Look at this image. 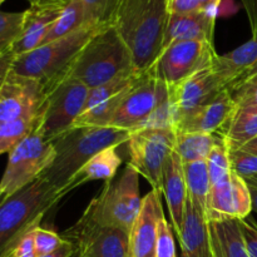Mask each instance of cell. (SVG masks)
I'll use <instances>...</instances> for the list:
<instances>
[{"instance_id": "52", "label": "cell", "mask_w": 257, "mask_h": 257, "mask_svg": "<svg viewBox=\"0 0 257 257\" xmlns=\"http://www.w3.org/2000/svg\"><path fill=\"white\" fill-rule=\"evenodd\" d=\"M3 202V200H2V198H0V203H2Z\"/></svg>"}, {"instance_id": "51", "label": "cell", "mask_w": 257, "mask_h": 257, "mask_svg": "<svg viewBox=\"0 0 257 257\" xmlns=\"http://www.w3.org/2000/svg\"><path fill=\"white\" fill-rule=\"evenodd\" d=\"M28 2H29V3H32V2H33V0H28Z\"/></svg>"}, {"instance_id": "26", "label": "cell", "mask_w": 257, "mask_h": 257, "mask_svg": "<svg viewBox=\"0 0 257 257\" xmlns=\"http://www.w3.org/2000/svg\"><path fill=\"white\" fill-rule=\"evenodd\" d=\"M218 135L225 138L230 150H240L257 137V109L236 108L230 120Z\"/></svg>"}, {"instance_id": "20", "label": "cell", "mask_w": 257, "mask_h": 257, "mask_svg": "<svg viewBox=\"0 0 257 257\" xmlns=\"http://www.w3.org/2000/svg\"><path fill=\"white\" fill-rule=\"evenodd\" d=\"M162 193L170 210L171 226L178 236L183 226L188 195L183 175V162L176 151H173L163 168Z\"/></svg>"}, {"instance_id": "16", "label": "cell", "mask_w": 257, "mask_h": 257, "mask_svg": "<svg viewBox=\"0 0 257 257\" xmlns=\"http://www.w3.org/2000/svg\"><path fill=\"white\" fill-rule=\"evenodd\" d=\"M252 211L250 186L242 177L231 173L211 186L207 198V221L242 220Z\"/></svg>"}, {"instance_id": "31", "label": "cell", "mask_w": 257, "mask_h": 257, "mask_svg": "<svg viewBox=\"0 0 257 257\" xmlns=\"http://www.w3.org/2000/svg\"><path fill=\"white\" fill-rule=\"evenodd\" d=\"M206 165H207L208 175H210L211 186L225 180L232 173L230 162V150H228L225 138L212 148L206 160Z\"/></svg>"}, {"instance_id": "42", "label": "cell", "mask_w": 257, "mask_h": 257, "mask_svg": "<svg viewBox=\"0 0 257 257\" xmlns=\"http://www.w3.org/2000/svg\"><path fill=\"white\" fill-rule=\"evenodd\" d=\"M247 15L252 37H257V0H240Z\"/></svg>"}, {"instance_id": "10", "label": "cell", "mask_w": 257, "mask_h": 257, "mask_svg": "<svg viewBox=\"0 0 257 257\" xmlns=\"http://www.w3.org/2000/svg\"><path fill=\"white\" fill-rule=\"evenodd\" d=\"M90 89L78 80L64 78L48 90L40 131L49 142L72 130L82 114Z\"/></svg>"}, {"instance_id": "33", "label": "cell", "mask_w": 257, "mask_h": 257, "mask_svg": "<svg viewBox=\"0 0 257 257\" xmlns=\"http://www.w3.org/2000/svg\"><path fill=\"white\" fill-rule=\"evenodd\" d=\"M24 12H0V54L12 48L22 32Z\"/></svg>"}, {"instance_id": "27", "label": "cell", "mask_w": 257, "mask_h": 257, "mask_svg": "<svg viewBox=\"0 0 257 257\" xmlns=\"http://www.w3.org/2000/svg\"><path fill=\"white\" fill-rule=\"evenodd\" d=\"M183 175L187 187L188 202L206 216L207 198L211 190L210 175L206 161L183 163Z\"/></svg>"}, {"instance_id": "7", "label": "cell", "mask_w": 257, "mask_h": 257, "mask_svg": "<svg viewBox=\"0 0 257 257\" xmlns=\"http://www.w3.org/2000/svg\"><path fill=\"white\" fill-rule=\"evenodd\" d=\"M142 201L140 173L128 163L119 177L105 182L79 220L89 225L120 228L130 233L142 207Z\"/></svg>"}, {"instance_id": "25", "label": "cell", "mask_w": 257, "mask_h": 257, "mask_svg": "<svg viewBox=\"0 0 257 257\" xmlns=\"http://www.w3.org/2000/svg\"><path fill=\"white\" fill-rule=\"evenodd\" d=\"M257 62V37L243 43L226 54H216L212 68L225 79L228 87L237 82L243 73Z\"/></svg>"}, {"instance_id": "18", "label": "cell", "mask_w": 257, "mask_h": 257, "mask_svg": "<svg viewBox=\"0 0 257 257\" xmlns=\"http://www.w3.org/2000/svg\"><path fill=\"white\" fill-rule=\"evenodd\" d=\"M235 109V103L226 89L211 103L178 118L173 128L176 133H220Z\"/></svg>"}, {"instance_id": "39", "label": "cell", "mask_w": 257, "mask_h": 257, "mask_svg": "<svg viewBox=\"0 0 257 257\" xmlns=\"http://www.w3.org/2000/svg\"><path fill=\"white\" fill-rule=\"evenodd\" d=\"M238 226H240L248 255L250 257H257V223L252 218L246 217L238 220Z\"/></svg>"}, {"instance_id": "4", "label": "cell", "mask_w": 257, "mask_h": 257, "mask_svg": "<svg viewBox=\"0 0 257 257\" xmlns=\"http://www.w3.org/2000/svg\"><path fill=\"white\" fill-rule=\"evenodd\" d=\"M65 196L38 178L0 203V256L23 235L40 226L45 213Z\"/></svg>"}, {"instance_id": "21", "label": "cell", "mask_w": 257, "mask_h": 257, "mask_svg": "<svg viewBox=\"0 0 257 257\" xmlns=\"http://www.w3.org/2000/svg\"><path fill=\"white\" fill-rule=\"evenodd\" d=\"M215 24L216 13L206 10L186 15H168L162 49L183 40H202L213 44Z\"/></svg>"}, {"instance_id": "8", "label": "cell", "mask_w": 257, "mask_h": 257, "mask_svg": "<svg viewBox=\"0 0 257 257\" xmlns=\"http://www.w3.org/2000/svg\"><path fill=\"white\" fill-rule=\"evenodd\" d=\"M8 155L7 167L0 180L3 201L38 180L54 162L55 148L53 142L45 140L39 124Z\"/></svg>"}, {"instance_id": "30", "label": "cell", "mask_w": 257, "mask_h": 257, "mask_svg": "<svg viewBox=\"0 0 257 257\" xmlns=\"http://www.w3.org/2000/svg\"><path fill=\"white\" fill-rule=\"evenodd\" d=\"M42 115L12 122H0V156L14 150L29 133H32L42 122Z\"/></svg>"}, {"instance_id": "53", "label": "cell", "mask_w": 257, "mask_h": 257, "mask_svg": "<svg viewBox=\"0 0 257 257\" xmlns=\"http://www.w3.org/2000/svg\"><path fill=\"white\" fill-rule=\"evenodd\" d=\"M75 257H79V256H77V255H75Z\"/></svg>"}, {"instance_id": "23", "label": "cell", "mask_w": 257, "mask_h": 257, "mask_svg": "<svg viewBox=\"0 0 257 257\" xmlns=\"http://www.w3.org/2000/svg\"><path fill=\"white\" fill-rule=\"evenodd\" d=\"M118 147L119 146L104 148L93 156L87 163H84L82 168L68 182V192L92 181L109 182L114 180L118 168L122 163V157L118 153Z\"/></svg>"}, {"instance_id": "19", "label": "cell", "mask_w": 257, "mask_h": 257, "mask_svg": "<svg viewBox=\"0 0 257 257\" xmlns=\"http://www.w3.org/2000/svg\"><path fill=\"white\" fill-rule=\"evenodd\" d=\"M63 8V5L53 4L30 5L29 9L24 12L25 17L22 32L10 48L13 54L17 57L42 45L45 35L60 15Z\"/></svg>"}, {"instance_id": "9", "label": "cell", "mask_w": 257, "mask_h": 257, "mask_svg": "<svg viewBox=\"0 0 257 257\" xmlns=\"http://www.w3.org/2000/svg\"><path fill=\"white\" fill-rule=\"evenodd\" d=\"M173 127H142L133 131L128 140L130 165L152 186L162 192V175L166 162L175 151Z\"/></svg>"}, {"instance_id": "43", "label": "cell", "mask_w": 257, "mask_h": 257, "mask_svg": "<svg viewBox=\"0 0 257 257\" xmlns=\"http://www.w3.org/2000/svg\"><path fill=\"white\" fill-rule=\"evenodd\" d=\"M39 257H75V250L69 241L64 240L63 245L60 246L58 250H55L54 252L48 253V255H44V256H39Z\"/></svg>"}, {"instance_id": "46", "label": "cell", "mask_w": 257, "mask_h": 257, "mask_svg": "<svg viewBox=\"0 0 257 257\" xmlns=\"http://www.w3.org/2000/svg\"><path fill=\"white\" fill-rule=\"evenodd\" d=\"M240 150L245 151V152L247 153H251V155L256 156L257 157V137L253 138V140L250 141L248 143H246V145L243 146L242 148H240Z\"/></svg>"}, {"instance_id": "50", "label": "cell", "mask_w": 257, "mask_h": 257, "mask_svg": "<svg viewBox=\"0 0 257 257\" xmlns=\"http://www.w3.org/2000/svg\"><path fill=\"white\" fill-rule=\"evenodd\" d=\"M4 2H5V0H0V5H2Z\"/></svg>"}, {"instance_id": "24", "label": "cell", "mask_w": 257, "mask_h": 257, "mask_svg": "<svg viewBox=\"0 0 257 257\" xmlns=\"http://www.w3.org/2000/svg\"><path fill=\"white\" fill-rule=\"evenodd\" d=\"M208 233L213 257H250L238 220L208 221Z\"/></svg>"}, {"instance_id": "12", "label": "cell", "mask_w": 257, "mask_h": 257, "mask_svg": "<svg viewBox=\"0 0 257 257\" xmlns=\"http://www.w3.org/2000/svg\"><path fill=\"white\" fill-rule=\"evenodd\" d=\"M142 75L143 73L130 70L99 87L90 89L84 109L72 128L107 127L115 110L140 82Z\"/></svg>"}, {"instance_id": "36", "label": "cell", "mask_w": 257, "mask_h": 257, "mask_svg": "<svg viewBox=\"0 0 257 257\" xmlns=\"http://www.w3.org/2000/svg\"><path fill=\"white\" fill-rule=\"evenodd\" d=\"M63 242L64 238L62 235H58L54 231L47 230L40 226L34 228V246L38 257L54 252L63 245Z\"/></svg>"}, {"instance_id": "6", "label": "cell", "mask_w": 257, "mask_h": 257, "mask_svg": "<svg viewBox=\"0 0 257 257\" xmlns=\"http://www.w3.org/2000/svg\"><path fill=\"white\" fill-rule=\"evenodd\" d=\"M172 123L171 88L148 69L115 110L107 127L133 132L142 127H171Z\"/></svg>"}, {"instance_id": "38", "label": "cell", "mask_w": 257, "mask_h": 257, "mask_svg": "<svg viewBox=\"0 0 257 257\" xmlns=\"http://www.w3.org/2000/svg\"><path fill=\"white\" fill-rule=\"evenodd\" d=\"M0 257H38L34 246V230L29 231L12 243Z\"/></svg>"}, {"instance_id": "32", "label": "cell", "mask_w": 257, "mask_h": 257, "mask_svg": "<svg viewBox=\"0 0 257 257\" xmlns=\"http://www.w3.org/2000/svg\"><path fill=\"white\" fill-rule=\"evenodd\" d=\"M85 23L97 27L113 25L119 0H82Z\"/></svg>"}, {"instance_id": "15", "label": "cell", "mask_w": 257, "mask_h": 257, "mask_svg": "<svg viewBox=\"0 0 257 257\" xmlns=\"http://www.w3.org/2000/svg\"><path fill=\"white\" fill-rule=\"evenodd\" d=\"M226 89H228V84L213 69L212 63L171 88V102L175 114L173 124L178 118L211 103Z\"/></svg>"}, {"instance_id": "41", "label": "cell", "mask_w": 257, "mask_h": 257, "mask_svg": "<svg viewBox=\"0 0 257 257\" xmlns=\"http://www.w3.org/2000/svg\"><path fill=\"white\" fill-rule=\"evenodd\" d=\"M14 58L15 55L13 54L10 49L0 54V90H2L5 80H7L8 75L12 72V65Z\"/></svg>"}, {"instance_id": "11", "label": "cell", "mask_w": 257, "mask_h": 257, "mask_svg": "<svg viewBox=\"0 0 257 257\" xmlns=\"http://www.w3.org/2000/svg\"><path fill=\"white\" fill-rule=\"evenodd\" d=\"M217 54L215 45L202 40L175 42L163 48L151 72L170 88L208 67Z\"/></svg>"}, {"instance_id": "48", "label": "cell", "mask_w": 257, "mask_h": 257, "mask_svg": "<svg viewBox=\"0 0 257 257\" xmlns=\"http://www.w3.org/2000/svg\"><path fill=\"white\" fill-rule=\"evenodd\" d=\"M256 73H257V62L255 63V64L252 65V67L250 68V69H247V70H246V72L243 73V74H242V77H241L240 79H238V80L243 79V78H247V77H250V75H252V74H256ZM238 80H237V82H238ZM235 83H236V82H235Z\"/></svg>"}, {"instance_id": "35", "label": "cell", "mask_w": 257, "mask_h": 257, "mask_svg": "<svg viewBox=\"0 0 257 257\" xmlns=\"http://www.w3.org/2000/svg\"><path fill=\"white\" fill-rule=\"evenodd\" d=\"M230 162L232 172L243 180L257 175V157L251 153L242 150H230Z\"/></svg>"}, {"instance_id": "34", "label": "cell", "mask_w": 257, "mask_h": 257, "mask_svg": "<svg viewBox=\"0 0 257 257\" xmlns=\"http://www.w3.org/2000/svg\"><path fill=\"white\" fill-rule=\"evenodd\" d=\"M228 92L236 108L257 109V73L233 83Z\"/></svg>"}, {"instance_id": "2", "label": "cell", "mask_w": 257, "mask_h": 257, "mask_svg": "<svg viewBox=\"0 0 257 257\" xmlns=\"http://www.w3.org/2000/svg\"><path fill=\"white\" fill-rule=\"evenodd\" d=\"M131 133L114 127L72 128L53 142L54 162L40 178L67 195L68 182L84 163L104 148L127 143Z\"/></svg>"}, {"instance_id": "40", "label": "cell", "mask_w": 257, "mask_h": 257, "mask_svg": "<svg viewBox=\"0 0 257 257\" xmlns=\"http://www.w3.org/2000/svg\"><path fill=\"white\" fill-rule=\"evenodd\" d=\"M168 15H186L201 12L200 0H167Z\"/></svg>"}, {"instance_id": "49", "label": "cell", "mask_w": 257, "mask_h": 257, "mask_svg": "<svg viewBox=\"0 0 257 257\" xmlns=\"http://www.w3.org/2000/svg\"><path fill=\"white\" fill-rule=\"evenodd\" d=\"M245 181H246V182H247L248 186H251V187L257 188V175H256V176H252V177L246 178Z\"/></svg>"}, {"instance_id": "28", "label": "cell", "mask_w": 257, "mask_h": 257, "mask_svg": "<svg viewBox=\"0 0 257 257\" xmlns=\"http://www.w3.org/2000/svg\"><path fill=\"white\" fill-rule=\"evenodd\" d=\"M175 151L183 163L206 161L217 143L223 140L218 133H176Z\"/></svg>"}, {"instance_id": "45", "label": "cell", "mask_w": 257, "mask_h": 257, "mask_svg": "<svg viewBox=\"0 0 257 257\" xmlns=\"http://www.w3.org/2000/svg\"><path fill=\"white\" fill-rule=\"evenodd\" d=\"M69 2H72V0H33V2L30 3V5L32 4H40V5L53 4V5H63V7H65V5H67Z\"/></svg>"}, {"instance_id": "13", "label": "cell", "mask_w": 257, "mask_h": 257, "mask_svg": "<svg viewBox=\"0 0 257 257\" xmlns=\"http://www.w3.org/2000/svg\"><path fill=\"white\" fill-rule=\"evenodd\" d=\"M62 237L72 243L79 257H130V233L120 228L78 220Z\"/></svg>"}, {"instance_id": "3", "label": "cell", "mask_w": 257, "mask_h": 257, "mask_svg": "<svg viewBox=\"0 0 257 257\" xmlns=\"http://www.w3.org/2000/svg\"><path fill=\"white\" fill-rule=\"evenodd\" d=\"M130 70H135L131 50L117 29L108 25L88 40L64 78L78 80L93 89Z\"/></svg>"}, {"instance_id": "14", "label": "cell", "mask_w": 257, "mask_h": 257, "mask_svg": "<svg viewBox=\"0 0 257 257\" xmlns=\"http://www.w3.org/2000/svg\"><path fill=\"white\" fill-rule=\"evenodd\" d=\"M47 95L42 82L10 72L0 90V122L39 117Z\"/></svg>"}, {"instance_id": "1", "label": "cell", "mask_w": 257, "mask_h": 257, "mask_svg": "<svg viewBox=\"0 0 257 257\" xmlns=\"http://www.w3.org/2000/svg\"><path fill=\"white\" fill-rule=\"evenodd\" d=\"M167 19V0H119L113 27L131 50L136 72H147L157 60Z\"/></svg>"}, {"instance_id": "22", "label": "cell", "mask_w": 257, "mask_h": 257, "mask_svg": "<svg viewBox=\"0 0 257 257\" xmlns=\"http://www.w3.org/2000/svg\"><path fill=\"white\" fill-rule=\"evenodd\" d=\"M177 237L182 257H213L207 218L190 202H187L182 230Z\"/></svg>"}, {"instance_id": "5", "label": "cell", "mask_w": 257, "mask_h": 257, "mask_svg": "<svg viewBox=\"0 0 257 257\" xmlns=\"http://www.w3.org/2000/svg\"><path fill=\"white\" fill-rule=\"evenodd\" d=\"M103 27L84 25L72 34L45 43L13 60L12 72L37 79L48 90L64 78L65 73L88 40Z\"/></svg>"}, {"instance_id": "37", "label": "cell", "mask_w": 257, "mask_h": 257, "mask_svg": "<svg viewBox=\"0 0 257 257\" xmlns=\"http://www.w3.org/2000/svg\"><path fill=\"white\" fill-rule=\"evenodd\" d=\"M173 228L163 216L158 228V241L156 247V257H177Z\"/></svg>"}, {"instance_id": "17", "label": "cell", "mask_w": 257, "mask_h": 257, "mask_svg": "<svg viewBox=\"0 0 257 257\" xmlns=\"http://www.w3.org/2000/svg\"><path fill=\"white\" fill-rule=\"evenodd\" d=\"M161 193L152 190L143 197L142 207L130 232V257H156L158 228L165 216Z\"/></svg>"}, {"instance_id": "44", "label": "cell", "mask_w": 257, "mask_h": 257, "mask_svg": "<svg viewBox=\"0 0 257 257\" xmlns=\"http://www.w3.org/2000/svg\"><path fill=\"white\" fill-rule=\"evenodd\" d=\"M200 2H201V5H202L203 10H206V12L216 13L221 0H200Z\"/></svg>"}, {"instance_id": "47", "label": "cell", "mask_w": 257, "mask_h": 257, "mask_svg": "<svg viewBox=\"0 0 257 257\" xmlns=\"http://www.w3.org/2000/svg\"><path fill=\"white\" fill-rule=\"evenodd\" d=\"M250 192H251V198H252V210L257 212V188L251 187L250 186Z\"/></svg>"}, {"instance_id": "29", "label": "cell", "mask_w": 257, "mask_h": 257, "mask_svg": "<svg viewBox=\"0 0 257 257\" xmlns=\"http://www.w3.org/2000/svg\"><path fill=\"white\" fill-rule=\"evenodd\" d=\"M88 25L85 23L84 5L82 0H72L63 8L62 13L50 27L42 44L60 39Z\"/></svg>"}]
</instances>
